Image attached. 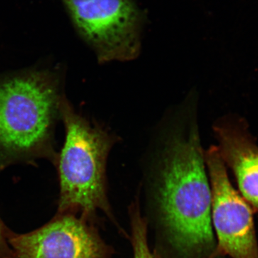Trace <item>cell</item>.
<instances>
[{
	"mask_svg": "<svg viewBox=\"0 0 258 258\" xmlns=\"http://www.w3.org/2000/svg\"><path fill=\"white\" fill-rule=\"evenodd\" d=\"M198 106L180 103L156 127L144 159L147 196L169 258L215 257L212 193Z\"/></svg>",
	"mask_w": 258,
	"mask_h": 258,
	"instance_id": "1",
	"label": "cell"
},
{
	"mask_svg": "<svg viewBox=\"0 0 258 258\" xmlns=\"http://www.w3.org/2000/svg\"><path fill=\"white\" fill-rule=\"evenodd\" d=\"M66 97L57 70L0 76V171L37 159L56 164L54 135Z\"/></svg>",
	"mask_w": 258,
	"mask_h": 258,
	"instance_id": "2",
	"label": "cell"
},
{
	"mask_svg": "<svg viewBox=\"0 0 258 258\" xmlns=\"http://www.w3.org/2000/svg\"><path fill=\"white\" fill-rule=\"evenodd\" d=\"M61 120L66 140L56 161L60 182L57 213L76 214L91 222L98 212L111 217L107 162L119 137L76 111L66 97Z\"/></svg>",
	"mask_w": 258,
	"mask_h": 258,
	"instance_id": "3",
	"label": "cell"
},
{
	"mask_svg": "<svg viewBox=\"0 0 258 258\" xmlns=\"http://www.w3.org/2000/svg\"><path fill=\"white\" fill-rule=\"evenodd\" d=\"M98 63L139 57L145 17L134 0H62Z\"/></svg>",
	"mask_w": 258,
	"mask_h": 258,
	"instance_id": "4",
	"label": "cell"
},
{
	"mask_svg": "<svg viewBox=\"0 0 258 258\" xmlns=\"http://www.w3.org/2000/svg\"><path fill=\"white\" fill-rule=\"evenodd\" d=\"M212 193V223L217 237L215 256L258 258L252 208L232 186L217 146L205 150Z\"/></svg>",
	"mask_w": 258,
	"mask_h": 258,
	"instance_id": "5",
	"label": "cell"
},
{
	"mask_svg": "<svg viewBox=\"0 0 258 258\" xmlns=\"http://www.w3.org/2000/svg\"><path fill=\"white\" fill-rule=\"evenodd\" d=\"M10 258H111V251L93 222L73 213H57L40 228L10 231Z\"/></svg>",
	"mask_w": 258,
	"mask_h": 258,
	"instance_id": "6",
	"label": "cell"
},
{
	"mask_svg": "<svg viewBox=\"0 0 258 258\" xmlns=\"http://www.w3.org/2000/svg\"><path fill=\"white\" fill-rule=\"evenodd\" d=\"M219 152L235 176L240 195L258 212V146L240 118L227 115L213 125Z\"/></svg>",
	"mask_w": 258,
	"mask_h": 258,
	"instance_id": "7",
	"label": "cell"
},
{
	"mask_svg": "<svg viewBox=\"0 0 258 258\" xmlns=\"http://www.w3.org/2000/svg\"><path fill=\"white\" fill-rule=\"evenodd\" d=\"M130 220L134 258H158L149 247L147 220L141 213L139 200L130 207Z\"/></svg>",
	"mask_w": 258,
	"mask_h": 258,
	"instance_id": "8",
	"label": "cell"
},
{
	"mask_svg": "<svg viewBox=\"0 0 258 258\" xmlns=\"http://www.w3.org/2000/svg\"><path fill=\"white\" fill-rule=\"evenodd\" d=\"M10 230L0 218V258H10L11 252L8 244Z\"/></svg>",
	"mask_w": 258,
	"mask_h": 258,
	"instance_id": "9",
	"label": "cell"
}]
</instances>
